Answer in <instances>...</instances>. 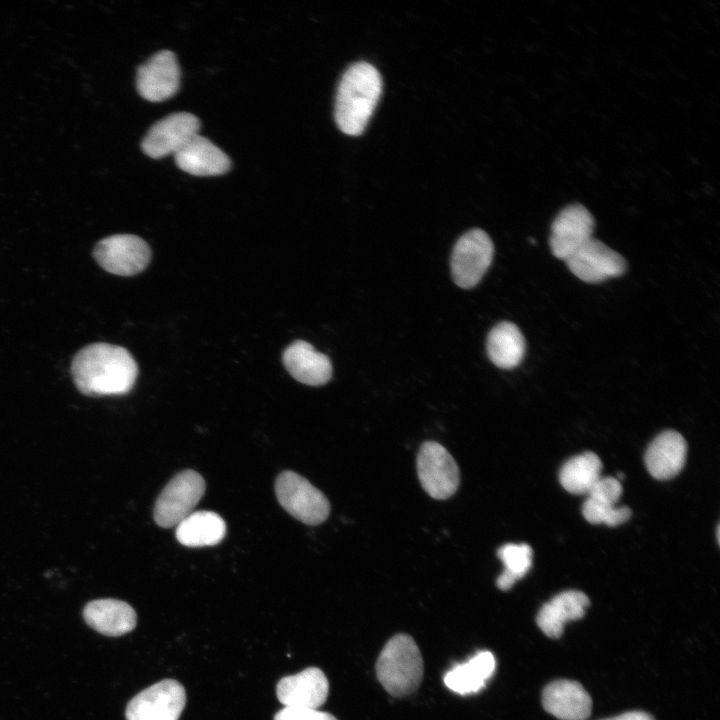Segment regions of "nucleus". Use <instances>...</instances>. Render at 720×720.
<instances>
[{
	"mask_svg": "<svg viewBox=\"0 0 720 720\" xmlns=\"http://www.w3.org/2000/svg\"><path fill=\"white\" fill-rule=\"evenodd\" d=\"M71 374L76 387L85 395H122L133 388L138 367L125 348L93 343L74 356Z\"/></svg>",
	"mask_w": 720,
	"mask_h": 720,
	"instance_id": "nucleus-1",
	"label": "nucleus"
},
{
	"mask_svg": "<svg viewBox=\"0 0 720 720\" xmlns=\"http://www.w3.org/2000/svg\"><path fill=\"white\" fill-rule=\"evenodd\" d=\"M382 91V78L371 64L360 61L344 72L336 93L335 120L348 135L363 132Z\"/></svg>",
	"mask_w": 720,
	"mask_h": 720,
	"instance_id": "nucleus-2",
	"label": "nucleus"
},
{
	"mask_svg": "<svg viewBox=\"0 0 720 720\" xmlns=\"http://www.w3.org/2000/svg\"><path fill=\"white\" fill-rule=\"evenodd\" d=\"M376 674L392 696L403 697L417 690L423 678V659L411 636L397 634L386 643L376 663Z\"/></svg>",
	"mask_w": 720,
	"mask_h": 720,
	"instance_id": "nucleus-3",
	"label": "nucleus"
},
{
	"mask_svg": "<svg viewBox=\"0 0 720 720\" xmlns=\"http://www.w3.org/2000/svg\"><path fill=\"white\" fill-rule=\"evenodd\" d=\"M275 493L280 505L304 524L318 525L329 515L326 496L296 472H282L276 479Z\"/></svg>",
	"mask_w": 720,
	"mask_h": 720,
	"instance_id": "nucleus-4",
	"label": "nucleus"
},
{
	"mask_svg": "<svg viewBox=\"0 0 720 720\" xmlns=\"http://www.w3.org/2000/svg\"><path fill=\"white\" fill-rule=\"evenodd\" d=\"M205 492L204 478L194 470L176 474L159 494L153 516L162 528L176 527L193 512Z\"/></svg>",
	"mask_w": 720,
	"mask_h": 720,
	"instance_id": "nucleus-5",
	"label": "nucleus"
},
{
	"mask_svg": "<svg viewBox=\"0 0 720 720\" xmlns=\"http://www.w3.org/2000/svg\"><path fill=\"white\" fill-rule=\"evenodd\" d=\"M494 255L489 235L481 229H472L456 242L451 256V273L461 288L476 286L488 270Z\"/></svg>",
	"mask_w": 720,
	"mask_h": 720,
	"instance_id": "nucleus-6",
	"label": "nucleus"
},
{
	"mask_svg": "<svg viewBox=\"0 0 720 720\" xmlns=\"http://www.w3.org/2000/svg\"><path fill=\"white\" fill-rule=\"evenodd\" d=\"M417 472L423 489L434 499H447L458 489V465L437 442L427 441L421 445L417 456Z\"/></svg>",
	"mask_w": 720,
	"mask_h": 720,
	"instance_id": "nucleus-7",
	"label": "nucleus"
},
{
	"mask_svg": "<svg viewBox=\"0 0 720 720\" xmlns=\"http://www.w3.org/2000/svg\"><path fill=\"white\" fill-rule=\"evenodd\" d=\"M186 703L184 687L164 679L138 693L126 708L127 720H178Z\"/></svg>",
	"mask_w": 720,
	"mask_h": 720,
	"instance_id": "nucleus-8",
	"label": "nucleus"
},
{
	"mask_svg": "<svg viewBox=\"0 0 720 720\" xmlns=\"http://www.w3.org/2000/svg\"><path fill=\"white\" fill-rule=\"evenodd\" d=\"M93 255L106 271L120 276H133L147 267L151 250L149 245L136 235L117 234L100 240Z\"/></svg>",
	"mask_w": 720,
	"mask_h": 720,
	"instance_id": "nucleus-9",
	"label": "nucleus"
},
{
	"mask_svg": "<svg viewBox=\"0 0 720 720\" xmlns=\"http://www.w3.org/2000/svg\"><path fill=\"white\" fill-rule=\"evenodd\" d=\"M566 264L576 277L592 284L619 277L626 270L623 256L593 237L574 252Z\"/></svg>",
	"mask_w": 720,
	"mask_h": 720,
	"instance_id": "nucleus-10",
	"label": "nucleus"
},
{
	"mask_svg": "<svg viewBox=\"0 0 720 720\" xmlns=\"http://www.w3.org/2000/svg\"><path fill=\"white\" fill-rule=\"evenodd\" d=\"M595 221L586 207L573 203L563 208L551 225L549 238L553 255L566 261L592 238Z\"/></svg>",
	"mask_w": 720,
	"mask_h": 720,
	"instance_id": "nucleus-11",
	"label": "nucleus"
},
{
	"mask_svg": "<svg viewBox=\"0 0 720 720\" xmlns=\"http://www.w3.org/2000/svg\"><path fill=\"white\" fill-rule=\"evenodd\" d=\"M199 119L188 112L170 114L156 122L147 132L142 149L152 158L176 154L189 140L199 134Z\"/></svg>",
	"mask_w": 720,
	"mask_h": 720,
	"instance_id": "nucleus-12",
	"label": "nucleus"
},
{
	"mask_svg": "<svg viewBox=\"0 0 720 720\" xmlns=\"http://www.w3.org/2000/svg\"><path fill=\"white\" fill-rule=\"evenodd\" d=\"M137 90L146 100L164 101L172 97L180 84V68L175 54L162 50L150 57L137 71Z\"/></svg>",
	"mask_w": 720,
	"mask_h": 720,
	"instance_id": "nucleus-13",
	"label": "nucleus"
},
{
	"mask_svg": "<svg viewBox=\"0 0 720 720\" xmlns=\"http://www.w3.org/2000/svg\"><path fill=\"white\" fill-rule=\"evenodd\" d=\"M329 682L317 667H308L298 674L279 680L276 687L278 700L285 707L318 709L328 697Z\"/></svg>",
	"mask_w": 720,
	"mask_h": 720,
	"instance_id": "nucleus-14",
	"label": "nucleus"
},
{
	"mask_svg": "<svg viewBox=\"0 0 720 720\" xmlns=\"http://www.w3.org/2000/svg\"><path fill=\"white\" fill-rule=\"evenodd\" d=\"M542 706L560 720H586L591 714L592 699L579 682L558 679L544 687Z\"/></svg>",
	"mask_w": 720,
	"mask_h": 720,
	"instance_id": "nucleus-15",
	"label": "nucleus"
},
{
	"mask_svg": "<svg viewBox=\"0 0 720 720\" xmlns=\"http://www.w3.org/2000/svg\"><path fill=\"white\" fill-rule=\"evenodd\" d=\"M283 364L290 375L297 381L320 386L327 383L332 376V364L323 353L303 340L291 343L283 352Z\"/></svg>",
	"mask_w": 720,
	"mask_h": 720,
	"instance_id": "nucleus-16",
	"label": "nucleus"
},
{
	"mask_svg": "<svg viewBox=\"0 0 720 720\" xmlns=\"http://www.w3.org/2000/svg\"><path fill=\"white\" fill-rule=\"evenodd\" d=\"M687 444L675 430H666L649 444L644 461L650 475L658 480L675 477L686 460Z\"/></svg>",
	"mask_w": 720,
	"mask_h": 720,
	"instance_id": "nucleus-17",
	"label": "nucleus"
},
{
	"mask_svg": "<svg viewBox=\"0 0 720 720\" xmlns=\"http://www.w3.org/2000/svg\"><path fill=\"white\" fill-rule=\"evenodd\" d=\"M174 157L181 170L196 176L224 174L231 166L229 157L200 134L189 140Z\"/></svg>",
	"mask_w": 720,
	"mask_h": 720,
	"instance_id": "nucleus-18",
	"label": "nucleus"
},
{
	"mask_svg": "<svg viewBox=\"0 0 720 720\" xmlns=\"http://www.w3.org/2000/svg\"><path fill=\"white\" fill-rule=\"evenodd\" d=\"M590 605L588 596L577 590H567L545 603L536 616V623L549 638H559L566 622L584 617Z\"/></svg>",
	"mask_w": 720,
	"mask_h": 720,
	"instance_id": "nucleus-19",
	"label": "nucleus"
},
{
	"mask_svg": "<svg viewBox=\"0 0 720 720\" xmlns=\"http://www.w3.org/2000/svg\"><path fill=\"white\" fill-rule=\"evenodd\" d=\"M83 617L91 628L113 637L132 631L137 622L136 612L132 606L111 598L89 602L83 610Z\"/></svg>",
	"mask_w": 720,
	"mask_h": 720,
	"instance_id": "nucleus-20",
	"label": "nucleus"
},
{
	"mask_svg": "<svg viewBox=\"0 0 720 720\" xmlns=\"http://www.w3.org/2000/svg\"><path fill=\"white\" fill-rule=\"evenodd\" d=\"M496 660L490 651H481L464 663L451 668L444 676L445 685L458 694L480 691L491 678Z\"/></svg>",
	"mask_w": 720,
	"mask_h": 720,
	"instance_id": "nucleus-21",
	"label": "nucleus"
},
{
	"mask_svg": "<svg viewBox=\"0 0 720 720\" xmlns=\"http://www.w3.org/2000/svg\"><path fill=\"white\" fill-rule=\"evenodd\" d=\"M486 347L488 357L494 365L501 369H512L521 363L526 342L514 323L503 321L490 330Z\"/></svg>",
	"mask_w": 720,
	"mask_h": 720,
	"instance_id": "nucleus-22",
	"label": "nucleus"
},
{
	"mask_svg": "<svg viewBox=\"0 0 720 720\" xmlns=\"http://www.w3.org/2000/svg\"><path fill=\"white\" fill-rule=\"evenodd\" d=\"M226 524L212 511L192 512L177 526V540L187 547H204L218 544L224 538Z\"/></svg>",
	"mask_w": 720,
	"mask_h": 720,
	"instance_id": "nucleus-23",
	"label": "nucleus"
},
{
	"mask_svg": "<svg viewBox=\"0 0 720 720\" xmlns=\"http://www.w3.org/2000/svg\"><path fill=\"white\" fill-rule=\"evenodd\" d=\"M602 462L593 452L572 457L560 469L559 480L565 490L572 494H588L601 477Z\"/></svg>",
	"mask_w": 720,
	"mask_h": 720,
	"instance_id": "nucleus-24",
	"label": "nucleus"
},
{
	"mask_svg": "<svg viewBox=\"0 0 720 720\" xmlns=\"http://www.w3.org/2000/svg\"><path fill=\"white\" fill-rule=\"evenodd\" d=\"M497 556L504 569L497 578L496 585L500 590L506 591L529 571L532 565V549L528 544L508 543L497 550Z\"/></svg>",
	"mask_w": 720,
	"mask_h": 720,
	"instance_id": "nucleus-25",
	"label": "nucleus"
},
{
	"mask_svg": "<svg viewBox=\"0 0 720 720\" xmlns=\"http://www.w3.org/2000/svg\"><path fill=\"white\" fill-rule=\"evenodd\" d=\"M582 513L588 522L603 523L608 526L620 525L631 516V510L628 507H616V505L602 503L589 497L583 504Z\"/></svg>",
	"mask_w": 720,
	"mask_h": 720,
	"instance_id": "nucleus-26",
	"label": "nucleus"
},
{
	"mask_svg": "<svg viewBox=\"0 0 720 720\" xmlns=\"http://www.w3.org/2000/svg\"><path fill=\"white\" fill-rule=\"evenodd\" d=\"M622 494V485L614 477H600L588 493L596 501L616 505Z\"/></svg>",
	"mask_w": 720,
	"mask_h": 720,
	"instance_id": "nucleus-27",
	"label": "nucleus"
},
{
	"mask_svg": "<svg viewBox=\"0 0 720 720\" xmlns=\"http://www.w3.org/2000/svg\"><path fill=\"white\" fill-rule=\"evenodd\" d=\"M274 720H338L332 714L317 709L285 707L279 710Z\"/></svg>",
	"mask_w": 720,
	"mask_h": 720,
	"instance_id": "nucleus-28",
	"label": "nucleus"
},
{
	"mask_svg": "<svg viewBox=\"0 0 720 720\" xmlns=\"http://www.w3.org/2000/svg\"><path fill=\"white\" fill-rule=\"evenodd\" d=\"M600 720H655L652 715L644 711H628L618 716Z\"/></svg>",
	"mask_w": 720,
	"mask_h": 720,
	"instance_id": "nucleus-29",
	"label": "nucleus"
}]
</instances>
